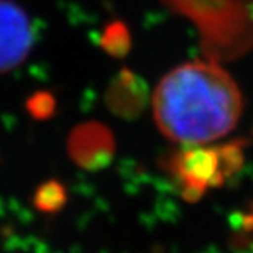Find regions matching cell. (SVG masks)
<instances>
[{
	"mask_svg": "<svg viewBox=\"0 0 253 253\" xmlns=\"http://www.w3.org/2000/svg\"><path fill=\"white\" fill-rule=\"evenodd\" d=\"M159 130L185 145H203L229 134L243 112L233 78L218 66L192 61L164 77L153 99Z\"/></svg>",
	"mask_w": 253,
	"mask_h": 253,
	"instance_id": "1",
	"label": "cell"
},
{
	"mask_svg": "<svg viewBox=\"0 0 253 253\" xmlns=\"http://www.w3.org/2000/svg\"><path fill=\"white\" fill-rule=\"evenodd\" d=\"M240 151L235 147L221 150H188L174 159V172L183 180L185 197L188 200H197L209 186L220 185L224 169L235 165V156Z\"/></svg>",
	"mask_w": 253,
	"mask_h": 253,
	"instance_id": "2",
	"label": "cell"
},
{
	"mask_svg": "<svg viewBox=\"0 0 253 253\" xmlns=\"http://www.w3.org/2000/svg\"><path fill=\"white\" fill-rule=\"evenodd\" d=\"M32 32L26 14L9 2H0V70L19 64L31 47Z\"/></svg>",
	"mask_w": 253,
	"mask_h": 253,
	"instance_id": "3",
	"label": "cell"
},
{
	"mask_svg": "<svg viewBox=\"0 0 253 253\" xmlns=\"http://www.w3.org/2000/svg\"><path fill=\"white\" fill-rule=\"evenodd\" d=\"M35 206L39 211L46 212V213H55L63 209L66 203V191L58 182H50L42 185L35 194Z\"/></svg>",
	"mask_w": 253,
	"mask_h": 253,
	"instance_id": "4",
	"label": "cell"
},
{
	"mask_svg": "<svg viewBox=\"0 0 253 253\" xmlns=\"http://www.w3.org/2000/svg\"><path fill=\"white\" fill-rule=\"evenodd\" d=\"M246 229L250 233V238H252V243H253V212L246 216Z\"/></svg>",
	"mask_w": 253,
	"mask_h": 253,
	"instance_id": "5",
	"label": "cell"
}]
</instances>
